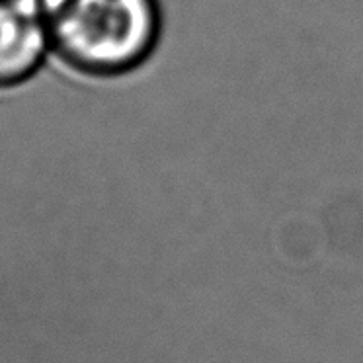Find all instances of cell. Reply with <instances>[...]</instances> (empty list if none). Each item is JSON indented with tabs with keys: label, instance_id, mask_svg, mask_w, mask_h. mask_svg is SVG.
<instances>
[{
	"label": "cell",
	"instance_id": "1",
	"mask_svg": "<svg viewBox=\"0 0 363 363\" xmlns=\"http://www.w3.org/2000/svg\"><path fill=\"white\" fill-rule=\"evenodd\" d=\"M49 45L65 63L92 77H118L157 48V0H41Z\"/></svg>",
	"mask_w": 363,
	"mask_h": 363
},
{
	"label": "cell",
	"instance_id": "2",
	"mask_svg": "<svg viewBox=\"0 0 363 363\" xmlns=\"http://www.w3.org/2000/svg\"><path fill=\"white\" fill-rule=\"evenodd\" d=\"M49 38L35 0H0V88L26 80L40 67Z\"/></svg>",
	"mask_w": 363,
	"mask_h": 363
},
{
	"label": "cell",
	"instance_id": "3",
	"mask_svg": "<svg viewBox=\"0 0 363 363\" xmlns=\"http://www.w3.org/2000/svg\"><path fill=\"white\" fill-rule=\"evenodd\" d=\"M35 2H40V4H41V0H35Z\"/></svg>",
	"mask_w": 363,
	"mask_h": 363
}]
</instances>
